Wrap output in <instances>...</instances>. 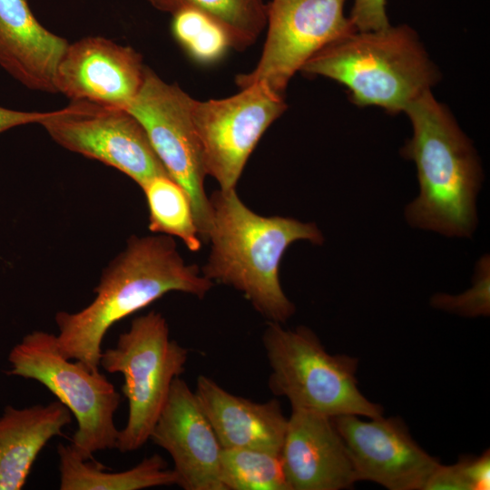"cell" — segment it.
Returning <instances> with one entry per match:
<instances>
[{
	"mask_svg": "<svg viewBox=\"0 0 490 490\" xmlns=\"http://www.w3.org/2000/svg\"><path fill=\"white\" fill-rule=\"evenodd\" d=\"M213 282L195 264H187L172 237L132 236L104 269L93 301L77 312L55 315L59 349L70 359L99 370L102 342L116 322L171 291L202 299Z\"/></svg>",
	"mask_w": 490,
	"mask_h": 490,
	"instance_id": "1",
	"label": "cell"
},
{
	"mask_svg": "<svg viewBox=\"0 0 490 490\" xmlns=\"http://www.w3.org/2000/svg\"><path fill=\"white\" fill-rule=\"evenodd\" d=\"M209 201L211 252L201 269L203 276L240 291L270 322L285 323L296 308L280 285V261L297 240L321 245V231L313 222L257 214L235 189H219Z\"/></svg>",
	"mask_w": 490,
	"mask_h": 490,
	"instance_id": "2",
	"label": "cell"
},
{
	"mask_svg": "<svg viewBox=\"0 0 490 490\" xmlns=\"http://www.w3.org/2000/svg\"><path fill=\"white\" fill-rule=\"evenodd\" d=\"M405 113L413 135L401 154L416 163L420 190L406 208L407 221L447 237L470 238L477 224L475 201L483 181L471 141L430 91Z\"/></svg>",
	"mask_w": 490,
	"mask_h": 490,
	"instance_id": "3",
	"label": "cell"
},
{
	"mask_svg": "<svg viewBox=\"0 0 490 490\" xmlns=\"http://www.w3.org/2000/svg\"><path fill=\"white\" fill-rule=\"evenodd\" d=\"M344 85L358 106L406 112L439 77L416 32L407 24L355 31L316 53L300 69Z\"/></svg>",
	"mask_w": 490,
	"mask_h": 490,
	"instance_id": "4",
	"label": "cell"
},
{
	"mask_svg": "<svg viewBox=\"0 0 490 490\" xmlns=\"http://www.w3.org/2000/svg\"><path fill=\"white\" fill-rule=\"evenodd\" d=\"M262 343L270 367L269 387L275 396L286 397L292 409L331 417L383 416V407L358 387V359L328 353L309 328L290 329L269 321Z\"/></svg>",
	"mask_w": 490,
	"mask_h": 490,
	"instance_id": "5",
	"label": "cell"
},
{
	"mask_svg": "<svg viewBox=\"0 0 490 490\" xmlns=\"http://www.w3.org/2000/svg\"><path fill=\"white\" fill-rule=\"evenodd\" d=\"M65 358L56 335L35 330L25 335L8 355V374L44 385L69 408L77 421L71 446L83 458L116 448L119 430L114 414L121 395L99 370Z\"/></svg>",
	"mask_w": 490,
	"mask_h": 490,
	"instance_id": "6",
	"label": "cell"
},
{
	"mask_svg": "<svg viewBox=\"0 0 490 490\" xmlns=\"http://www.w3.org/2000/svg\"><path fill=\"white\" fill-rule=\"evenodd\" d=\"M186 348L171 339L166 318L157 311L133 318L116 346L102 352L100 366L121 373L128 418L119 430L116 448L122 453L142 447L166 403L172 382L184 371Z\"/></svg>",
	"mask_w": 490,
	"mask_h": 490,
	"instance_id": "7",
	"label": "cell"
},
{
	"mask_svg": "<svg viewBox=\"0 0 490 490\" xmlns=\"http://www.w3.org/2000/svg\"><path fill=\"white\" fill-rule=\"evenodd\" d=\"M194 99L146 67L142 84L125 108L142 126L167 173L187 192L201 239L207 241L211 206L206 172L192 122Z\"/></svg>",
	"mask_w": 490,
	"mask_h": 490,
	"instance_id": "8",
	"label": "cell"
},
{
	"mask_svg": "<svg viewBox=\"0 0 490 490\" xmlns=\"http://www.w3.org/2000/svg\"><path fill=\"white\" fill-rule=\"evenodd\" d=\"M39 123L62 147L117 169L139 186L169 175L144 129L124 108L73 100Z\"/></svg>",
	"mask_w": 490,
	"mask_h": 490,
	"instance_id": "9",
	"label": "cell"
},
{
	"mask_svg": "<svg viewBox=\"0 0 490 490\" xmlns=\"http://www.w3.org/2000/svg\"><path fill=\"white\" fill-rule=\"evenodd\" d=\"M286 109L283 95L261 82L227 98L194 99L191 115L204 169L220 189H235L262 134Z\"/></svg>",
	"mask_w": 490,
	"mask_h": 490,
	"instance_id": "10",
	"label": "cell"
},
{
	"mask_svg": "<svg viewBox=\"0 0 490 490\" xmlns=\"http://www.w3.org/2000/svg\"><path fill=\"white\" fill-rule=\"evenodd\" d=\"M346 0H270L268 32L255 68L236 76L241 89L261 82L283 95L295 74L316 53L357 31L344 14Z\"/></svg>",
	"mask_w": 490,
	"mask_h": 490,
	"instance_id": "11",
	"label": "cell"
},
{
	"mask_svg": "<svg viewBox=\"0 0 490 490\" xmlns=\"http://www.w3.org/2000/svg\"><path fill=\"white\" fill-rule=\"evenodd\" d=\"M349 452L357 481H370L389 490H423L440 464L412 437L397 416L333 417Z\"/></svg>",
	"mask_w": 490,
	"mask_h": 490,
	"instance_id": "12",
	"label": "cell"
},
{
	"mask_svg": "<svg viewBox=\"0 0 490 490\" xmlns=\"http://www.w3.org/2000/svg\"><path fill=\"white\" fill-rule=\"evenodd\" d=\"M150 439L171 456L177 485L184 490H225L222 447L194 391L180 377L172 382Z\"/></svg>",
	"mask_w": 490,
	"mask_h": 490,
	"instance_id": "13",
	"label": "cell"
},
{
	"mask_svg": "<svg viewBox=\"0 0 490 490\" xmlns=\"http://www.w3.org/2000/svg\"><path fill=\"white\" fill-rule=\"evenodd\" d=\"M146 66L130 46L100 36L69 44L55 74V88L73 100L126 108L139 92Z\"/></svg>",
	"mask_w": 490,
	"mask_h": 490,
	"instance_id": "14",
	"label": "cell"
},
{
	"mask_svg": "<svg viewBox=\"0 0 490 490\" xmlns=\"http://www.w3.org/2000/svg\"><path fill=\"white\" fill-rule=\"evenodd\" d=\"M280 457L290 490H344L358 482L346 443L326 415L292 409Z\"/></svg>",
	"mask_w": 490,
	"mask_h": 490,
	"instance_id": "15",
	"label": "cell"
},
{
	"mask_svg": "<svg viewBox=\"0 0 490 490\" xmlns=\"http://www.w3.org/2000/svg\"><path fill=\"white\" fill-rule=\"evenodd\" d=\"M68 44L39 23L28 0H0V65L24 86L57 93L56 69Z\"/></svg>",
	"mask_w": 490,
	"mask_h": 490,
	"instance_id": "16",
	"label": "cell"
},
{
	"mask_svg": "<svg viewBox=\"0 0 490 490\" xmlns=\"http://www.w3.org/2000/svg\"><path fill=\"white\" fill-rule=\"evenodd\" d=\"M194 393L222 448L280 454L288 418L278 400L253 402L230 393L203 375L198 377Z\"/></svg>",
	"mask_w": 490,
	"mask_h": 490,
	"instance_id": "17",
	"label": "cell"
},
{
	"mask_svg": "<svg viewBox=\"0 0 490 490\" xmlns=\"http://www.w3.org/2000/svg\"><path fill=\"white\" fill-rule=\"evenodd\" d=\"M59 400L24 408L6 406L0 416V490H20L41 450L72 422Z\"/></svg>",
	"mask_w": 490,
	"mask_h": 490,
	"instance_id": "18",
	"label": "cell"
},
{
	"mask_svg": "<svg viewBox=\"0 0 490 490\" xmlns=\"http://www.w3.org/2000/svg\"><path fill=\"white\" fill-rule=\"evenodd\" d=\"M57 454L61 490H140L177 485L173 469L158 454L122 472H108L93 459L81 457L71 444H59Z\"/></svg>",
	"mask_w": 490,
	"mask_h": 490,
	"instance_id": "19",
	"label": "cell"
},
{
	"mask_svg": "<svg viewBox=\"0 0 490 490\" xmlns=\"http://www.w3.org/2000/svg\"><path fill=\"white\" fill-rule=\"evenodd\" d=\"M140 187L148 205L150 230L177 237L191 251H199L201 236L184 189L167 174L155 176Z\"/></svg>",
	"mask_w": 490,
	"mask_h": 490,
	"instance_id": "20",
	"label": "cell"
},
{
	"mask_svg": "<svg viewBox=\"0 0 490 490\" xmlns=\"http://www.w3.org/2000/svg\"><path fill=\"white\" fill-rule=\"evenodd\" d=\"M155 9L172 14L183 7L201 11L229 32L233 49L244 50L258 39L267 24L265 0H147Z\"/></svg>",
	"mask_w": 490,
	"mask_h": 490,
	"instance_id": "21",
	"label": "cell"
},
{
	"mask_svg": "<svg viewBox=\"0 0 490 490\" xmlns=\"http://www.w3.org/2000/svg\"><path fill=\"white\" fill-rule=\"evenodd\" d=\"M225 490H290L280 454L253 448H222Z\"/></svg>",
	"mask_w": 490,
	"mask_h": 490,
	"instance_id": "22",
	"label": "cell"
},
{
	"mask_svg": "<svg viewBox=\"0 0 490 490\" xmlns=\"http://www.w3.org/2000/svg\"><path fill=\"white\" fill-rule=\"evenodd\" d=\"M171 31L188 56L201 64H214L233 48L229 32L220 22L191 7L172 14Z\"/></svg>",
	"mask_w": 490,
	"mask_h": 490,
	"instance_id": "23",
	"label": "cell"
},
{
	"mask_svg": "<svg viewBox=\"0 0 490 490\" xmlns=\"http://www.w3.org/2000/svg\"><path fill=\"white\" fill-rule=\"evenodd\" d=\"M430 304L438 309L466 318L489 316L490 313V265L485 255L476 265L472 288L458 295L436 293Z\"/></svg>",
	"mask_w": 490,
	"mask_h": 490,
	"instance_id": "24",
	"label": "cell"
},
{
	"mask_svg": "<svg viewBox=\"0 0 490 490\" xmlns=\"http://www.w3.org/2000/svg\"><path fill=\"white\" fill-rule=\"evenodd\" d=\"M387 0H354L350 14L357 31H374L389 26Z\"/></svg>",
	"mask_w": 490,
	"mask_h": 490,
	"instance_id": "25",
	"label": "cell"
},
{
	"mask_svg": "<svg viewBox=\"0 0 490 490\" xmlns=\"http://www.w3.org/2000/svg\"><path fill=\"white\" fill-rule=\"evenodd\" d=\"M423 490H470L464 466L439 464L428 477Z\"/></svg>",
	"mask_w": 490,
	"mask_h": 490,
	"instance_id": "26",
	"label": "cell"
},
{
	"mask_svg": "<svg viewBox=\"0 0 490 490\" xmlns=\"http://www.w3.org/2000/svg\"><path fill=\"white\" fill-rule=\"evenodd\" d=\"M470 485V490H488L490 488V452L485 450L478 456L460 458Z\"/></svg>",
	"mask_w": 490,
	"mask_h": 490,
	"instance_id": "27",
	"label": "cell"
},
{
	"mask_svg": "<svg viewBox=\"0 0 490 490\" xmlns=\"http://www.w3.org/2000/svg\"><path fill=\"white\" fill-rule=\"evenodd\" d=\"M47 114L48 112H22L0 106V132L23 124L39 123Z\"/></svg>",
	"mask_w": 490,
	"mask_h": 490,
	"instance_id": "28",
	"label": "cell"
}]
</instances>
